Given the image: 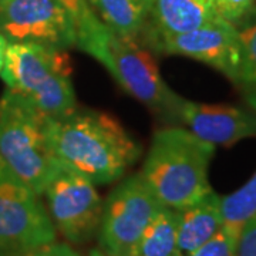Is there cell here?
Instances as JSON below:
<instances>
[{
  "instance_id": "obj_1",
  "label": "cell",
  "mask_w": 256,
  "mask_h": 256,
  "mask_svg": "<svg viewBox=\"0 0 256 256\" xmlns=\"http://www.w3.org/2000/svg\"><path fill=\"white\" fill-rule=\"evenodd\" d=\"M50 142L58 162L96 185L120 180L137 162L141 146L107 112L74 110L50 120Z\"/></svg>"
},
{
  "instance_id": "obj_2",
  "label": "cell",
  "mask_w": 256,
  "mask_h": 256,
  "mask_svg": "<svg viewBox=\"0 0 256 256\" xmlns=\"http://www.w3.org/2000/svg\"><path fill=\"white\" fill-rule=\"evenodd\" d=\"M215 146L186 128L158 130L140 171L160 204L180 210L212 191L208 178Z\"/></svg>"
},
{
  "instance_id": "obj_3",
  "label": "cell",
  "mask_w": 256,
  "mask_h": 256,
  "mask_svg": "<svg viewBox=\"0 0 256 256\" xmlns=\"http://www.w3.org/2000/svg\"><path fill=\"white\" fill-rule=\"evenodd\" d=\"M50 120L18 92L6 88L0 98V162L40 196L62 168L50 142Z\"/></svg>"
},
{
  "instance_id": "obj_4",
  "label": "cell",
  "mask_w": 256,
  "mask_h": 256,
  "mask_svg": "<svg viewBox=\"0 0 256 256\" xmlns=\"http://www.w3.org/2000/svg\"><path fill=\"white\" fill-rule=\"evenodd\" d=\"M73 66L67 50L28 42H9L0 77L6 88L26 100L48 118L77 110Z\"/></svg>"
},
{
  "instance_id": "obj_5",
  "label": "cell",
  "mask_w": 256,
  "mask_h": 256,
  "mask_svg": "<svg viewBox=\"0 0 256 256\" xmlns=\"http://www.w3.org/2000/svg\"><path fill=\"white\" fill-rule=\"evenodd\" d=\"M57 240L42 196L0 162V256H16Z\"/></svg>"
},
{
  "instance_id": "obj_6",
  "label": "cell",
  "mask_w": 256,
  "mask_h": 256,
  "mask_svg": "<svg viewBox=\"0 0 256 256\" xmlns=\"http://www.w3.org/2000/svg\"><path fill=\"white\" fill-rule=\"evenodd\" d=\"M162 205L136 174L120 182L102 202L98 245L110 255H127Z\"/></svg>"
},
{
  "instance_id": "obj_7",
  "label": "cell",
  "mask_w": 256,
  "mask_h": 256,
  "mask_svg": "<svg viewBox=\"0 0 256 256\" xmlns=\"http://www.w3.org/2000/svg\"><path fill=\"white\" fill-rule=\"evenodd\" d=\"M102 66L127 94L171 120L180 96L164 82L156 58L148 48L140 44V38L111 33L107 58Z\"/></svg>"
},
{
  "instance_id": "obj_8",
  "label": "cell",
  "mask_w": 256,
  "mask_h": 256,
  "mask_svg": "<svg viewBox=\"0 0 256 256\" xmlns=\"http://www.w3.org/2000/svg\"><path fill=\"white\" fill-rule=\"evenodd\" d=\"M56 232L70 244H86L98 232L102 200L88 178L62 165L43 192Z\"/></svg>"
},
{
  "instance_id": "obj_9",
  "label": "cell",
  "mask_w": 256,
  "mask_h": 256,
  "mask_svg": "<svg viewBox=\"0 0 256 256\" xmlns=\"http://www.w3.org/2000/svg\"><path fill=\"white\" fill-rule=\"evenodd\" d=\"M0 33L9 42L77 47L73 22L56 0H8L0 6Z\"/></svg>"
},
{
  "instance_id": "obj_10",
  "label": "cell",
  "mask_w": 256,
  "mask_h": 256,
  "mask_svg": "<svg viewBox=\"0 0 256 256\" xmlns=\"http://www.w3.org/2000/svg\"><path fill=\"white\" fill-rule=\"evenodd\" d=\"M146 42L160 53L190 57L215 68L234 84L238 82L240 62L238 28L224 18H215L186 33Z\"/></svg>"
},
{
  "instance_id": "obj_11",
  "label": "cell",
  "mask_w": 256,
  "mask_h": 256,
  "mask_svg": "<svg viewBox=\"0 0 256 256\" xmlns=\"http://www.w3.org/2000/svg\"><path fill=\"white\" fill-rule=\"evenodd\" d=\"M171 120L215 146H234L256 137V111L235 106L204 104L180 96Z\"/></svg>"
},
{
  "instance_id": "obj_12",
  "label": "cell",
  "mask_w": 256,
  "mask_h": 256,
  "mask_svg": "<svg viewBox=\"0 0 256 256\" xmlns=\"http://www.w3.org/2000/svg\"><path fill=\"white\" fill-rule=\"evenodd\" d=\"M146 40L186 33L220 18L212 0H146Z\"/></svg>"
},
{
  "instance_id": "obj_13",
  "label": "cell",
  "mask_w": 256,
  "mask_h": 256,
  "mask_svg": "<svg viewBox=\"0 0 256 256\" xmlns=\"http://www.w3.org/2000/svg\"><path fill=\"white\" fill-rule=\"evenodd\" d=\"M224 225L220 196L212 191L184 210H176L178 255L188 256L220 232Z\"/></svg>"
},
{
  "instance_id": "obj_14",
  "label": "cell",
  "mask_w": 256,
  "mask_h": 256,
  "mask_svg": "<svg viewBox=\"0 0 256 256\" xmlns=\"http://www.w3.org/2000/svg\"><path fill=\"white\" fill-rule=\"evenodd\" d=\"M73 22L77 48L104 64L111 32L106 28L88 0H56Z\"/></svg>"
},
{
  "instance_id": "obj_15",
  "label": "cell",
  "mask_w": 256,
  "mask_h": 256,
  "mask_svg": "<svg viewBox=\"0 0 256 256\" xmlns=\"http://www.w3.org/2000/svg\"><path fill=\"white\" fill-rule=\"evenodd\" d=\"M101 23L120 37L140 38L148 22L146 0H88Z\"/></svg>"
},
{
  "instance_id": "obj_16",
  "label": "cell",
  "mask_w": 256,
  "mask_h": 256,
  "mask_svg": "<svg viewBox=\"0 0 256 256\" xmlns=\"http://www.w3.org/2000/svg\"><path fill=\"white\" fill-rule=\"evenodd\" d=\"M124 256H180L176 246V210L162 206Z\"/></svg>"
},
{
  "instance_id": "obj_17",
  "label": "cell",
  "mask_w": 256,
  "mask_h": 256,
  "mask_svg": "<svg viewBox=\"0 0 256 256\" xmlns=\"http://www.w3.org/2000/svg\"><path fill=\"white\" fill-rule=\"evenodd\" d=\"M224 228L239 239L246 222L256 215V171L250 180L235 192L220 196Z\"/></svg>"
},
{
  "instance_id": "obj_18",
  "label": "cell",
  "mask_w": 256,
  "mask_h": 256,
  "mask_svg": "<svg viewBox=\"0 0 256 256\" xmlns=\"http://www.w3.org/2000/svg\"><path fill=\"white\" fill-rule=\"evenodd\" d=\"M240 62L236 86L245 92V97L256 111V9L238 26Z\"/></svg>"
},
{
  "instance_id": "obj_19",
  "label": "cell",
  "mask_w": 256,
  "mask_h": 256,
  "mask_svg": "<svg viewBox=\"0 0 256 256\" xmlns=\"http://www.w3.org/2000/svg\"><path fill=\"white\" fill-rule=\"evenodd\" d=\"M212 4L220 18L236 28L256 9V0H212Z\"/></svg>"
},
{
  "instance_id": "obj_20",
  "label": "cell",
  "mask_w": 256,
  "mask_h": 256,
  "mask_svg": "<svg viewBox=\"0 0 256 256\" xmlns=\"http://www.w3.org/2000/svg\"><path fill=\"white\" fill-rule=\"evenodd\" d=\"M238 249V238L230 235L226 229H220L216 235L205 242L202 246L194 250L188 256H236Z\"/></svg>"
},
{
  "instance_id": "obj_21",
  "label": "cell",
  "mask_w": 256,
  "mask_h": 256,
  "mask_svg": "<svg viewBox=\"0 0 256 256\" xmlns=\"http://www.w3.org/2000/svg\"><path fill=\"white\" fill-rule=\"evenodd\" d=\"M236 256H256V215L240 230Z\"/></svg>"
},
{
  "instance_id": "obj_22",
  "label": "cell",
  "mask_w": 256,
  "mask_h": 256,
  "mask_svg": "<svg viewBox=\"0 0 256 256\" xmlns=\"http://www.w3.org/2000/svg\"><path fill=\"white\" fill-rule=\"evenodd\" d=\"M16 256H80V254L76 252L70 245L54 240V242L30 249L28 252H23Z\"/></svg>"
},
{
  "instance_id": "obj_23",
  "label": "cell",
  "mask_w": 256,
  "mask_h": 256,
  "mask_svg": "<svg viewBox=\"0 0 256 256\" xmlns=\"http://www.w3.org/2000/svg\"><path fill=\"white\" fill-rule=\"evenodd\" d=\"M8 46H9V40L0 33V72L3 68V64L6 60V52H8Z\"/></svg>"
},
{
  "instance_id": "obj_24",
  "label": "cell",
  "mask_w": 256,
  "mask_h": 256,
  "mask_svg": "<svg viewBox=\"0 0 256 256\" xmlns=\"http://www.w3.org/2000/svg\"><path fill=\"white\" fill-rule=\"evenodd\" d=\"M90 256H120V255H110V254H106L104 250H101L100 248L98 249H94L90 252Z\"/></svg>"
},
{
  "instance_id": "obj_25",
  "label": "cell",
  "mask_w": 256,
  "mask_h": 256,
  "mask_svg": "<svg viewBox=\"0 0 256 256\" xmlns=\"http://www.w3.org/2000/svg\"><path fill=\"white\" fill-rule=\"evenodd\" d=\"M6 2H8V0H0V6H2V4H4Z\"/></svg>"
}]
</instances>
